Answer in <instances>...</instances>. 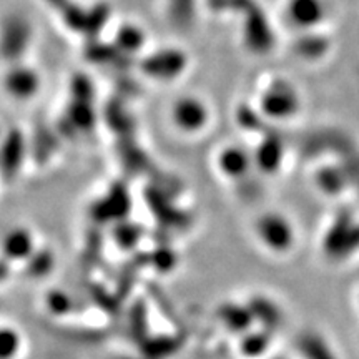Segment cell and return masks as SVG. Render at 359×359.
Segmentation results:
<instances>
[{
	"mask_svg": "<svg viewBox=\"0 0 359 359\" xmlns=\"http://www.w3.org/2000/svg\"><path fill=\"white\" fill-rule=\"evenodd\" d=\"M255 236L258 243L271 255H288L294 248L298 235L290 217L281 212H264L255 222Z\"/></svg>",
	"mask_w": 359,
	"mask_h": 359,
	"instance_id": "cell-1",
	"label": "cell"
},
{
	"mask_svg": "<svg viewBox=\"0 0 359 359\" xmlns=\"http://www.w3.org/2000/svg\"><path fill=\"white\" fill-rule=\"evenodd\" d=\"M20 13H7L0 19V58L4 65L24 62V53L32 42V29Z\"/></svg>",
	"mask_w": 359,
	"mask_h": 359,
	"instance_id": "cell-2",
	"label": "cell"
},
{
	"mask_svg": "<svg viewBox=\"0 0 359 359\" xmlns=\"http://www.w3.org/2000/svg\"><path fill=\"white\" fill-rule=\"evenodd\" d=\"M170 122L182 135H201L212 122V110L201 97L183 95L170 107Z\"/></svg>",
	"mask_w": 359,
	"mask_h": 359,
	"instance_id": "cell-3",
	"label": "cell"
},
{
	"mask_svg": "<svg viewBox=\"0 0 359 359\" xmlns=\"http://www.w3.org/2000/svg\"><path fill=\"white\" fill-rule=\"evenodd\" d=\"M259 105H262L264 115L283 122V120L294 118L299 114L302 95L290 80L276 79V82L264 88Z\"/></svg>",
	"mask_w": 359,
	"mask_h": 359,
	"instance_id": "cell-4",
	"label": "cell"
},
{
	"mask_svg": "<svg viewBox=\"0 0 359 359\" xmlns=\"http://www.w3.org/2000/svg\"><path fill=\"white\" fill-rule=\"evenodd\" d=\"M285 20L298 32H316L330 20V7L326 0H285Z\"/></svg>",
	"mask_w": 359,
	"mask_h": 359,
	"instance_id": "cell-5",
	"label": "cell"
},
{
	"mask_svg": "<svg viewBox=\"0 0 359 359\" xmlns=\"http://www.w3.org/2000/svg\"><path fill=\"white\" fill-rule=\"evenodd\" d=\"M40 83H42V79L39 72L25 62L6 65L2 72V80H0L4 95L17 103L30 102L37 97Z\"/></svg>",
	"mask_w": 359,
	"mask_h": 359,
	"instance_id": "cell-6",
	"label": "cell"
},
{
	"mask_svg": "<svg viewBox=\"0 0 359 359\" xmlns=\"http://www.w3.org/2000/svg\"><path fill=\"white\" fill-rule=\"evenodd\" d=\"M359 248V223L351 218H339L331 224L325 236V251L330 258L343 259Z\"/></svg>",
	"mask_w": 359,
	"mask_h": 359,
	"instance_id": "cell-7",
	"label": "cell"
},
{
	"mask_svg": "<svg viewBox=\"0 0 359 359\" xmlns=\"http://www.w3.org/2000/svg\"><path fill=\"white\" fill-rule=\"evenodd\" d=\"M217 318L224 330L240 336L246 334L255 326V318L248 303L226 302L219 304L217 309Z\"/></svg>",
	"mask_w": 359,
	"mask_h": 359,
	"instance_id": "cell-8",
	"label": "cell"
},
{
	"mask_svg": "<svg viewBox=\"0 0 359 359\" xmlns=\"http://www.w3.org/2000/svg\"><path fill=\"white\" fill-rule=\"evenodd\" d=\"M294 348L302 359H339L333 344L316 330H303L296 336Z\"/></svg>",
	"mask_w": 359,
	"mask_h": 359,
	"instance_id": "cell-9",
	"label": "cell"
},
{
	"mask_svg": "<svg viewBox=\"0 0 359 359\" xmlns=\"http://www.w3.org/2000/svg\"><path fill=\"white\" fill-rule=\"evenodd\" d=\"M35 250V241L32 231L27 228L15 226L8 230L0 241L2 257L8 262H24L32 257Z\"/></svg>",
	"mask_w": 359,
	"mask_h": 359,
	"instance_id": "cell-10",
	"label": "cell"
},
{
	"mask_svg": "<svg viewBox=\"0 0 359 359\" xmlns=\"http://www.w3.org/2000/svg\"><path fill=\"white\" fill-rule=\"evenodd\" d=\"M248 306L253 313L255 323H258L262 330L275 333L278 327L285 325V313L281 306L268 296L255 294L248 302Z\"/></svg>",
	"mask_w": 359,
	"mask_h": 359,
	"instance_id": "cell-11",
	"label": "cell"
},
{
	"mask_svg": "<svg viewBox=\"0 0 359 359\" xmlns=\"http://www.w3.org/2000/svg\"><path fill=\"white\" fill-rule=\"evenodd\" d=\"M250 165V156L241 148L236 147H226L218 156V170L222 172L219 175L231 180L245 177Z\"/></svg>",
	"mask_w": 359,
	"mask_h": 359,
	"instance_id": "cell-12",
	"label": "cell"
},
{
	"mask_svg": "<svg viewBox=\"0 0 359 359\" xmlns=\"http://www.w3.org/2000/svg\"><path fill=\"white\" fill-rule=\"evenodd\" d=\"M273 333H269L262 327H253L248 333L241 336L240 351L245 358L253 359H264L268 354L269 344H271Z\"/></svg>",
	"mask_w": 359,
	"mask_h": 359,
	"instance_id": "cell-13",
	"label": "cell"
},
{
	"mask_svg": "<svg viewBox=\"0 0 359 359\" xmlns=\"http://www.w3.org/2000/svg\"><path fill=\"white\" fill-rule=\"evenodd\" d=\"M22 349V336L12 326H0V359H15Z\"/></svg>",
	"mask_w": 359,
	"mask_h": 359,
	"instance_id": "cell-14",
	"label": "cell"
},
{
	"mask_svg": "<svg viewBox=\"0 0 359 359\" xmlns=\"http://www.w3.org/2000/svg\"><path fill=\"white\" fill-rule=\"evenodd\" d=\"M264 359H288V358H285V356H266Z\"/></svg>",
	"mask_w": 359,
	"mask_h": 359,
	"instance_id": "cell-15",
	"label": "cell"
}]
</instances>
